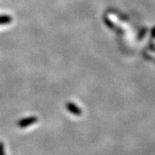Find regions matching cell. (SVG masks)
Masks as SVG:
<instances>
[{
  "instance_id": "obj_1",
  "label": "cell",
  "mask_w": 155,
  "mask_h": 155,
  "mask_svg": "<svg viewBox=\"0 0 155 155\" xmlns=\"http://www.w3.org/2000/svg\"><path fill=\"white\" fill-rule=\"evenodd\" d=\"M36 122H37V118L35 116L27 117V118H24L18 122V126L23 128V127H26L27 126H29V125H31V124H33Z\"/></svg>"
},
{
  "instance_id": "obj_2",
  "label": "cell",
  "mask_w": 155,
  "mask_h": 155,
  "mask_svg": "<svg viewBox=\"0 0 155 155\" xmlns=\"http://www.w3.org/2000/svg\"><path fill=\"white\" fill-rule=\"evenodd\" d=\"M67 110L70 111L72 115H75V116H80L81 115V110L78 107L76 104H72V103H68L67 104Z\"/></svg>"
},
{
  "instance_id": "obj_3",
  "label": "cell",
  "mask_w": 155,
  "mask_h": 155,
  "mask_svg": "<svg viewBox=\"0 0 155 155\" xmlns=\"http://www.w3.org/2000/svg\"><path fill=\"white\" fill-rule=\"evenodd\" d=\"M12 21V18L10 16H0V25L8 24Z\"/></svg>"
},
{
  "instance_id": "obj_4",
  "label": "cell",
  "mask_w": 155,
  "mask_h": 155,
  "mask_svg": "<svg viewBox=\"0 0 155 155\" xmlns=\"http://www.w3.org/2000/svg\"><path fill=\"white\" fill-rule=\"evenodd\" d=\"M0 155H5V147L2 142H0Z\"/></svg>"
},
{
  "instance_id": "obj_5",
  "label": "cell",
  "mask_w": 155,
  "mask_h": 155,
  "mask_svg": "<svg viewBox=\"0 0 155 155\" xmlns=\"http://www.w3.org/2000/svg\"><path fill=\"white\" fill-rule=\"evenodd\" d=\"M153 31H154V32H153V37H155V28H153Z\"/></svg>"
}]
</instances>
